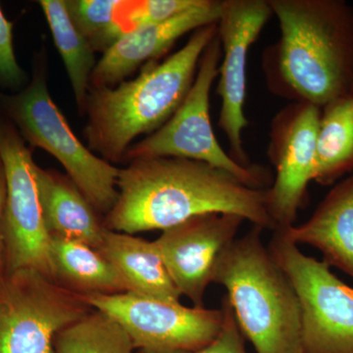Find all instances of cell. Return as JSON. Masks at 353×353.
Here are the masks:
<instances>
[{
    "mask_svg": "<svg viewBox=\"0 0 353 353\" xmlns=\"http://www.w3.org/2000/svg\"><path fill=\"white\" fill-rule=\"evenodd\" d=\"M118 199L108 214L111 231L128 234L167 230L196 216L226 213L275 231L267 190L196 160L141 158L119 169Z\"/></svg>",
    "mask_w": 353,
    "mask_h": 353,
    "instance_id": "obj_1",
    "label": "cell"
},
{
    "mask_svg": "<svg viewBox=\"0 0 353 353\" xmlns=\"http://www.w3.org/2000/svg\"><path fill=\"white\" fill-rule=\"evenodd\" d=\"M280 29L262 70L269 92L323 108L353 92V7L343 0H269Z\"/></svg>",
    "mask_w": 353,
    "mask_h": 353,
    "instance_id": "obj_2",
    "label": "cell"
},
{
    "mask_svg": "<svg viewBox=\"0 0 353 353\" xmlns=\"http://www.w3.org/2000/svg\"><path fill=\"white\" fill-rule=\"evenodd\" d=\"M217 34V24L202 27L180 50L146 65L134 80L90 88L83 110L88 150L109 163L120 162L134 139L163 126L189 94L202 54Z\"/></svg>",
    "mask_w": 353,
    "mask_h": 353,
    "instance_id": "obj_3",
    "label": "cell"
},
{
    "mask_svg": "<svg viewBox=\"0 0 353 353\" xmlns=\"http://www.w3.org/2000/svg\"><path fill=\"white\" fill-rule=\"evenodd\" d=\"M252 229L223 253L214 283L227 290L241 333L256 353H301V310L292 283Z\"/></svg>",
    "mask_w": 353,
    "mask_h": 353,
    "instance_id": "obj_4",
    "label": "cell"
},
{
    "mask_svg": "<svg viewBox=\"0 0 353 353\" xmlns=\"http://www.w3.org/2000/svg\"><path fill=\"white\" fill-rule=\"evenodd\" d=\"M0 99L7 118L26 143L57 158L95 210L108 214L118 199L119 169L77 138L51 99L43 69L34 67L31 83L24 90Z\"/></svg>",
    "mask_w": 353,
    "mask_h": 353,
    "instance_id": "obj_5",
    "label": "cell"
},
{
    "mask_svg": "<svg viewBox=\"0 0 353 353\" xmlns=\"http://www.w3.org/2000/svg\"><path fill=\"white\" fill-rule=\"evenodd\" d=\"M222 57L219 37L208 44L199 61L189 94L175 114L157 131L130 146L124 160L175 157L204 162L232 174L252 188L264 189L259 167L236 163L216 138L210 119V92Z\"/></svg>",
    "mask_w": 353,
    "mask_h": 353,
    "instance_id": "obj_6",
    "label": "cell"
},
{
    "mask_svg": "<svg viewBox=\"0 0 353 353\" xmlns=\"http://www.w3.org/2000/svg\"><path fill=\"white\" fill-rule=\"evenodd\" d=\"M82 294L32 269L0 271V353H55L57 334L88 315Z\"/></svg>",
    "mask_w": 353,
    "mask_h": 353,
    "instance_id": "obj_7",
    "label": "cell"
},
{
    "mask_svg": "<svg viewBox=\"0 0 353 353\" xmlns=\"http://www.w3.org/2000/svg\"><path fill=\"white\" fill-rule=\"evenodd\" d=\"M268 248L299 297L301 353H353V288L282 232H274Z\"/></svg>",
    "mask_w": 353,
    "mask_h": 353,
    "instance_id": "obj_8",
    "label": "cell"
},
{
    "mask_svg": "<svg viewBox=\"0 0 353 353\" xmlns=\"http://www.w3.org/2000/svg\"><path fill=\"white\" fill-rule=\"evenodd\" d=\"M95 310L112 318L141 353L196 352L209 345L222 328L224 310L187 307L134 294H82Z\"/></svg>",
    "mask_w": 353,
    "mask_h": 353,
    "instance_id": "obj_9",
    "label": "cell"
},
{
    "mask_svg": "<svg viewBox=\"0 0 353 353\" xmlns=\"http://www.w3.org/2000/svg\"><path fill=\"white\" fill-rule=\"evenodd\" d=\"M0 157L6 176L4 269H32L57 282L50 234L44 224L34 178L36 163L20 132L10 121L1 117Z\"/></svg>",
    "mask_w": 353,
    "mask_h": 353,
    "instance_id": "obj_10",
    "label": "cell"
},
{
    "mask_svg": "<svg viewBox=\"0 0 353 353\" xmlns=\"http://www.w3.org/2000/svg\"><path fill=\"white\" fill-rule=\"evenodd\" d=\"M273 15L269 0H222L218 21L222 57L218 70L217 94L221 99L218 126L229 143L230 157L252 168L243 143L248 125L245 112L246 61L248 51Z\"/></svg>",
    "mask_w": 353,
    "mask_h": 353,
    "instance_id": "obj_11",
    "label": "cell"
},
{
    "mask_svg": "<svg viewBox=\"0 0 353 353\" xmlns=\"http://www.w3.org/2000/svg\"><path fill=\"white\" fill-rule=\"evenodd\" d=\"M320 115L321 108L317 106L290 103L272 121L267 154L276 176L267 190V205L275 231L294 226L305 202L314 176Z\"/></svg>",
    "mask_w": 353,
    "mask_h": 353,
    "instance_id": "obj_12",
    "label": "cell"
},
{
    "mask_svg": "<svg viewBox=\"0 0 353 353\" xmlns=\"http://www.w3.org/2000/svg\"><path fill=\"white\" fill-rule=\"evenodd\" d=\"M243 221L238 215L208 213L164 230L153 241L174 285L194 307H204L218 262L236 240Z\"/></svg>",
    "mask_w": 353,
    "mask_h": 353,
    "instance_id": "obj_13",
    "label": "cell"
},
{
    "mask_svg": "<svg viewBox=\"0 0 353 353\" xmlns=\"http://www.w3.org/2000/svg\"><path fill=\"white\" fill-rule=\"evenodd\" d=\"M222 0H201L170 19L125 34L95 65L90 88H112L143 64L163 57L178 39L205 26L217 24Z\"/></svg>",
    "mask_w": 353,
    "mask_h": 353,
    "instance_id": "obj_14",
    "label": "cell"
},
{
    "mask_svg": "<svg viewBox=\"0 0 353 353\" xmlns=\"http://www.w3.org/2000/svg\"><path fill=\"white\" fill-rule=\"evenodd\" d=\"M278 231L315 248L323 261L353 279V175L336 183L306 222Z\"/></svg>",
    "mask_w": 353,
    "mask_h": 353,
    "instance_id": "obj_15",
    "label": "cell"
},
{
    "mask_svg": "<svg viewBox=\"0 0 353 353\" xmlns=\"http://www.w3.org/2000/svg\"><path fill=\"white\" fill-rule=\"evenodd\" d=\"M34 178L46 230L51 236L82 241L99 250L106 228L94 206L68 176L36 164Z\"/></svg>",
    "mask_w": 353,
    "mask_h": 353,
    "instance_id": "obj_16",
    "label": "cell"
},
{
    "mask_svg": "<svg viewBox=\"0 0 353 353\" xmlns=\"http://www.w3.org/2000/svg\"><path fill=\"white\" fill-rule=\"evenodd\" d=\"M99 252L113 265L128 292L179 303L181 292L174 285L153 241L106 228Z\"/></svg>",
    "mask_w": 353,
    "mask_h": 353,
    "instance_id": "obj_17",
    "label": "cell"
},
{
    "mask_svg": "<svg viewBox=\"0 0 353 353\" xmlns=\"http://www.w3.org/2000/svg\"><path fill=\"white\" fill-rule=\"evenodd\" d=\"M55 281H63L82 294H119L128 287L118 271L99 250L82 241L50 236ZM79 294V292H78Z\"/></svg>",
    "mask_w": 353,
    "mask_h": 353,
    "instance_id": "obj_18",
    "label": "cell"
},
{
    "mask_svg": "<svg viewBox=\"0 0 353 353\" xmlns=\"http://www.w3.org/2000/svg\"><path fill=\"white\" fill-rule=\"evenodd\" d=\"M353 171V92L321 109L313 181L322 185Z\"/></svg>",
    "mask_w": 353,
    "mask_h": 353,
    "instance_id": "obj_19",
    "label": "cell"
},
{
    "mask_svg": "<svg viewBox=\"0 0 353 353\" xmlns=\"http://www.w3.org/2000/svg\"><path fill=\"white\" fill-rule=\"evenodd\" d=\"M39 4L63 60L77 105L83 113L90 90V77L97 65L94 50L70 19L65 0H41Z\"/></svg>",
    "mask_w": 353,
    "mask_h": 353,
    "instance_id": "obj_20",
    "label": "cell"
},
{
    "mask_svg": "<svg viewBox=\"0 0 353 353\" xmlns=\"http://www.w3.org/2000/svg\"><path fill=\"white\" fill-rule=\"evenodd\" d=\"M54 350L55 353H132L134 347L117 322L95 310L60 332Z\"/></svg>",
    "mask_w": 353,
    "mask_h": 353,
    "instance_id": "obj_21",
    "label": "cell"
},
{
    "mask_svg": "<svg viewBox=\"0 0 353 353\" xmlns=\"http://www.w3.org/2000/svg\"><path fill=\"white\" fill-rule=\"evenodd\" d=\"M122 0H65L76 29L94 52L105 53L125 36L119 24Z\"/></svg>",
    "mask_w": 353,
    "mask_h": 353,
    "instance_id": "obj_22",
    "label": "cell"
},
{
    "mask_svg": "<svg viewBox=\"0 0 353 353\" xmlns=\"http://www.w3.org/2000/svg\"><path fill=\"white\" fill-rule=\"evenodd\" d=\"M201 0H122L119 24L125 34L163 22L192 8Z\"/></svg>",
    "mask_w": 353,
    "mask_h": 353,
    "instance_id": "obj_23",
    "label": "cell"
},
{
    "mask_svg": "<svg viewBox=\"0 0 353 353\" xmlns=\"http://www.w3.org/2000/svg\"><path fill=\"white\" fill-rule=\"evenodd\" d=\"M27 76L16 58L13 44V24L6 19L0 8V85L18 90Z\"/></svg>",
    "mask_w": 353,
    "mask_h": 353,
    "instance_id": "obj_24",
    "label": "cell"
},
{
    "mask_svg": "<svg viewBox=\"0 0 353 353\" xmlns=\"http://www.w3.org/2000/svg\"><path fill=\"white\" fill-rule=\"evenodd\" d=\"M222 308L224 321L214 340L201 350L180 353H248L245 348V336L241 333L226 296L223 299Z\"/></svg>",
    "mask_w": 353,
    "mask_h": 353,
    "instance_id": "obj_25",
    "label": "cell"
},
{
    "mask_svg": "<svg viewBox=\"0 0 353 353\" xmlns=\"http://www.w3.org/2000/svg\"><path fill=\"white\" fill-rule=\"evenodd\" d=\"M6 203V176L0 157V271L4 269L3 218Z\"/></svg>",
    "mask_w": 353,
    "mask_h": 353,
    "instance_id": "obj_26",
    "label": "cell"
}]
</instances>
